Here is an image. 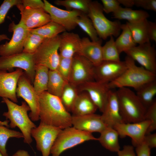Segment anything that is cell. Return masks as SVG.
I'll return each instance as SVG.
<instances>
[{
	"instance_id": "e575fe53",
	"label": "cell",
	"mask_w": 156,
	"mask_h": 156,
	"mask_svg": "<svg viewBox=\"0 0 156 156\" xmlns=\"http://www.w3.org/2000/svg\"><path fill=\"white\" fill-rule=\"evenodd\" d=\"M90 0H56L54 1L56 5L65 7L67 10H75L87 14Z\"/></svg>"
},
{
	"instance_id": "d6986e66",
	"label": "cell",
	"mask_w": 156,
	"mask_h": 156,
	"mask_svg": "<svg viewBox=\"0 0 156 156\" xmlns=\"http://www.w3.org/2000/svg\"><path fill=\"white\" fill-rule=\"evenodd\" d=\"M24 73L22 69L18 68L8 72L0 70V97L18 102L16 89L18 79Z\"/></svg>"
},
{
	"instance_id": "bcb514c9",
	"label": "cell",
	"mask_w": 156,
	"mask_h": 156,
	"mask_svg": "<svg viewBox=\"0 0 156 156\" xmlns=\"http://www.w3.org/2000/svg\"><path fill=\"white\" fill-rule=\"evenodd\" d=\"M117 153L118 156H136L133 146L131 145H124Z\"/></svg>"
},
{
	"instance_id": "603a6c76",
	"label": "cell",
	"mask_w": 156,
	"mask_h": 156,
	"mask_svg": "<svg viewBox=\"0 0 156 156\" xmlns=\"http://www.w3.org/2000/svg\"><path fill=\"white\" fill-rule=\"evenodd\" d=\"M60 37L59 50L60 57L73 58L78 51L81 38L77 34L66 31L63 32Z\"/></svg>"
},
{
	"instance_id": "7dc6e473",
	"label": "cell",
	"mask_w": 156,
	"mask_h": 156,
	"mask_svg": "<svg viewBox=\"0 0 156 156\" xmlns=\"http://www.w3.org/2000/svg\"><path fill=\"white\" fill-rule=\"evenodd\" d=\"M143 141L151 149L156 147V133H151L146 135Z\"/></svg>"
},
{
	"instance_id": "4dcf8cb0",
	"label": "cell",
	"mask_w": 156,
	"mask_h": 156,
	"mask_svg": "<svg viewBox=\"0 0 156 156\" xmlns=\"http://www.w3.org/2000/svg\"><path fill=\"white\" fill-rule=\"evenodd\" d=\"M136 94L147 109L155 100L156 94V80L147 83L137 90Z\"/></svg>"
},
{
	"instance_id": "7402d4cb",
	"label": "cell",
	"mask_w": 156,
	"mask_h": 156,
	"mask_svg": "<svg viewBox=\"0 0 156 156\" xmlns=\"http://www.w3.org/2000/svg\"><path fill=\"white\" fill-rule=\"evenodd\" d=\"M101 43V40L93 42L88 37H83L81 39L77 54L85 57L96 66L103 61Z\"/></svg>"
},
{
	"instance_id": "8d00e7d4",
	"label": "cell",
	"mask_w": 156,
	"mask_h": 156,
	"mask_svg": "<svg viewBox=\"0 0 156 156\" xmlns=\"http://www.w3.org/2000/svg\"><path fill=\"white\" fill-rule=\"evenodd\" d=\"M103 61L119 62L120 61V54L116 46L115 40L112 36L102 46Z\"/></svg>"
},
{
	"instance_id": "8992f818",
	"label": "cell",
	"mask_w": 156,
	"mask_h": 156,
	"mask_svg": "<svg viewBox=\"0 0 156 156\" xmlns=\"http://www.w3.org/2000/svg\"><path fill=\"white\" fill-rule=\"evenodd\" d=\"M98 140L92 133L76 129L73 126L62 129L51 150V156H60L65 151L85 142Z\"/></svg>"
},
{
	"instance_id": "7c38bea8",
	"label": "cell",
	"mask_w": 156,
	"mask_h": 156,
	"mask_svg": "<svg viewBox=\"0 0 156 156\" xmlns=\"http://www.w3.org/2000/svg\"><path fill=\"white\" fill-rule=\"evenodd\" d=\"M125 53L141 66L156 73V51L150 41L136 45Z\"/></svg>"
},
{
	"instance_id": "f1b7e54d",
	"label": "cell",
	"mask_w": 156,
	"mask_h": 156,
	"mask_svg": "<svg viewBox=\"0 0 156 156\" xmlns=\"http://www.w3.org/2000/svg\"><path fill=\"white\" fill-rule=\"evenodd\" d=\"M49 69L42 65H35V74L33 82V87L39 95L47 91Z\"/></svg>"
},
{
	"instance_id": "ee69618b",
	"label": "cell",
	"mask_w": 156,
	"mask_h": 156,
	"mask_svg": "<svg viewBox=\"0 0 156 156\" xmlns=\"http://www.w3.org/2000/svg\"><path fill=\"white\" fill-rule=\"evenodd\" d=\"M21 4L24 7L33 9H44V2L41 0H21Z\"/></svg>"
},
{
	"instance_id": "1f68e13d",
	"label": "cell",
	"mask_w": 156,
	"mask_h": 156,
	"mask_svg": "<svg viewBox=\"0 0 156 156\" xmlns=\"http://www.w3.org/2000/svg\"><path fill=\"white\" fill-rule=\"evenodd\" d=\"M79 92L77 87L69 82L64 87L60 98L69 112H71Z\"/></svg>"
},
{
	"instance_id": "7bdbcfd3",
	"label": "cell",
	"mask_w": 156,
	"mask_h": 156,
	"mask_svg": "<svg viewBox=\"0 0 156 156\" xmlns=\"http://www.w3.org/2000/svg\"><path fill=\"white\" fill-rule=\"evenodd\" d=\"M135 5L144 9L156 11V0H134Z\"/></svg>"
},
{
	"instance_id": "9a60e30c",
	"label": "cell",
	"mask_w": 156,
	"mask_h": 156,
	"mask_svg": "<svg viewBox=\"0 0 156 156\" xmlns=\"http://www.w3.org/2000/svg\"><path fill=\"white\" fill-rule=\"evenodd\" d=\"M127 68L125 61H103L99 65L94 66V81L108 84L118 78Z\"/></svg>"
},
{
	"instance_id": "d4e9b609",
	"label": "cell",
	"mask_w": 156,
	"mask_h": 156,
	"mask_svg": "<svg viewBox=\"0 0 156 156\" xmlns=\"http://www.w3.org/2000/svg\"><path fill=\"white\" fill-rule=\"evenodd\" d=\"M119 136L118 132L114 128L107 127L100 133L97 141L106 149L117 153L120 150Z\"/></svg>"
},
{
	"instance_id": "836d02e7",
	"label": "cell",
	"mask_w": 156,
	"mask_h": 156,
	"mask_svg": "<svg viewBox=\"0 0 156 156\" xmlns=\"http://www.w3.org/2000/svg\"><path fill=\"white\" fill-rule=\"evenodd\" d=\"M77 26L89 37L91 40L98 42L101 40L99 38L92 23L87 14L82 13L76 20Z\"/></svg>"
},
{
	"instance_id": "e0dca14e",
	"label": "cell",
	"mask_w": 156,
	"mask_h": 156,
	"mask_svg": "<svg viewBox=\"0 0 156 156\" xmlns=\"http://www.w3.org/2000/svg\"><path fill=\"white\" fill-rule=\"evenodd\" d=\"M16 6L21 15L19 23L28 30L40 27L51 21L50 15L44 9L25 8L21 3Z\"/></svg>"
},
{
	"instance_id": "484cf974",
	"label": "cell",
	"mask_w": 156,
	"mask_h": 156,
	"mask_svg": "<svg viewBox=\"0 0 156 156\" xmlns=\"http://www.w3.org/2000/svg\"><path fill=\"white\" fill-rule=\"evenodd\" d=\"M113 18L118 20H125L129 23H135L145 19L150 16L147 12L142 10H134L130 8L120 7L113 13Z\"/></svg>"
},
{
	"instance_id": "9c48e42d",
	"label": "cell",
	"mask_w": 156,
	"mask_h": 156,
	"mask_svg": "<svg viewBox=\"0 0 156 156\" xmlns=\"http://www.w3.org/2000/svg\"><path fill=\"white\" fill-rule=\"evenodd\" d=\"M62 129L40 122L38 127L32 129L31 137L34 138L37 150L42 156H49L52 147Z\"/></svg>"
},
{
	"instance_id": "c3c4849f",
	"label": "cell",
	"mask_w": 156,
	"mask_h": 156,
	"mask_svg": "<svg viewBox=\"0 0 156 156\" xmlns=\"http://www.w3.org/2000/svg\"><path fill=\"white\" fill-rule=\"evenodd\" d=\"M148 34L150 40L156 42V23L148 21Z\"/></svg>"
},
{
	"instance_id": "5bb4252c",
	"label": "cell",
	"mask_w": 156,
	"mask_h": 156,
	"mask_svg": "<svg viewBox=\"0 0 156 156\" xmlns=\"http://www.w3.org/2000/svg\"><path fill=\"white\" fill-rule=\"evenodd\" d=\"M44 10L50 15L51 20L70 31L77 26L76 20L82 13L75 10H65L51 4L46 0H44Z\"/></svg>"
},
{
	"instance_id": "8fae6325",
	"label": "cell",
	"mask_w": 156,
	"mask_h": 156,
	"mask_svg": "<svg viewBox=\"0 0 156 156\" xmlns=\"http://www.w3.org/2000/svg\"><path fill=\"white\" fill-rule=\"evenodd\" d=\"M94 66L85 57L75 54L72 58L69 82L77 86L94 81Z\"/></svg>"
},
{
	"instance_id": "f907efd6",
	"label": "cell",
	"mask_w": 156,
	"mask_h": 156,
	"mask_svg": "<svg viewBox=\"0 0 156 156\" xmlns=\"http://www.w3.org/2000/svg\"><path fill=\"white\" fill-rule=\"evenodd\" d=\"M12 156H30L28 152L23 149H19Z\"/></svg>"
},
{
	"instance_id": "60d3db41",
	"label": "cell",
	"mask_w": 156,
	"mask_h": 156,
	"mask_svg": "<svg viewBox=\"0 0 156 156\" xmlns=\"http://www.w3.org/2000/svg\"><path fill=\"white\" fill-rule=\"evenodd\" d=\"M21 0H5L0 6V24L4 22L6 14L13 6L21 3Z\"/></svg>"
},
{
	"instance_id": "7a4b0ae2",
	"label": "cell",
	"mask_w": 156,
	"mask_h": 156,
	"mask_svg": "<svg viewBox=\"0 0 156 156\" xmlns=\"http://www.w3.org/2000/svg\"><path fill=\"white\" fill-rule=\"evenodd\" d=\"M2 102L6 105L8 111L4 112L3 116L8 120L9 127L11 128L18 127L23 136L24 142L30 144L33 140L31 135L32 129L36 127L28 115L30 108L25 101H22L19 105L9 99L2 98Z\"/></svg>"
},
{
	"instance_id": "30bf717a",
	"label": "cell",
	"mask_w": 156,
	"mask_h": 156,
	"mask_svg": "<svg viewBox=\"0 0 156 156\" xmlns=\"http://www.w3.org/2000/svg\"><path fill=\"white\" fill-rule=\"evenodd\" d=\"M17 97L23 98L29 106V116L33 121L40 120L39 96L30 81L25 73L19 78L16 90Z\"/></svg>"
},
{
	"instance_id": "4fadbf2b",
	"label": "cell",
	"mask_w": 156,
	"mask_h": 156,
	"mask_svg": "<svg viewBox=\"0 0 156 156\" xmlns=\"http://www.w3.org/2000/svg\"><path fill=\"white\" fill-rule=\"evenodd\" d=\"M9 30L13 31V35L9 42L0 45V55L7 56L23 52L25 41L29 31L21 24L10 25Z\"/></svg>"
},
{
	"instance_id": "ffe728a7",
	"label": "cell",
	"mask_w": 156,
	"mask_h": 156,
	"mask_svg": "<svg viewBox=\"0 0 156 156\" xmlns=\"http://www.w3.org/2000/svg\"><path fill=\"white\" fill-rule=\"evenodd\" d=\"M71 123L72 126L76 129L91 133H100L107 127L101 115L95 113L82 116L72 115Z\"/></svg>"
},
{
	"instance_id": "44dd1931",
	"label": "cell",
	"mask_w": 156,
	"mask_h": 156,
	"mask_svg": "<svg viewBox=\"0 0 156 156\" xmlns=\"http://www.w3.org/2000/svg\"><path fill=\"white\" fill-rule=\"evenodd\" d=\"M102 113L101 118L107 127L113 128L117 124L125 122L120 113L116 91L110 90L106 104Z\"/></svg>"
},
{
	"instance_id": "74e56055",
	"label": "cell",
	"mask_w": 156,
	"mask_h": 156,
	"mask_svg": "<svg viewBox=\"0 0 156 156\" xmlns=\"http://www.w3.org/2000/svg\"><path fill=\"white\" fill-rule=\"evenodd\" d=\"M45 39L39 35L29 31L25 41L23 52L33 54Z\"/></svg>"
},
{
	"instance_id": "681fc988",
	"label": "cell",
	"mask_w": 156,
	"mask_h": 156,
	"mask_svg": "<svg viewBox=\"0 0 156 156\" xmlns=\"http://www.w3.org/2000/svg\"><path fill=\"white\" fill-rule=\"evenodd\" d=\"M120 4L125 8H129L135 5L134 0H118Z\"/></svg>"
},
{
	"instance_id": "83f0119b",
	"label": "cell",
	"mask_w": 156,
	"mask_h": 156,
	"mask_svg": "<svg viewBox=\"0 0 156 156\" xmlns=\"http://www.w3.org/2000/svg\"><path fill=\"white\" fill-rule=\"evenodd\" d=\"M68 82L57 70H49L47 91L51 95L60 98L64 87Z\"/></svg>"
},
{
	"instance_id": "b9f144b4",
	"label": "cell",
	"mask_w": 156,
	"mask_h": 156,
	"mask_svg": "<svg viewBox=\"0 0 156 156\" xmlns=\"http://www.w3.org/2000/svg\"><path fill=\"white\" fill-rule=\"evenodd\" d=\"M103 12L114 13L120 7L118 0H101Z\"/></svg>"
},
{
	"instance_id": "f35d334b",
	"label": "cell",
	"mask_w": 156,
	"mask_h": 156,
	"mask_svg": "<svg viewBox=\"0 0 156 156\" xmlns=\"http://www.w3.org/2000/svg\"><path fill=\"white\" fill-rule=\"evenodd\" d=\"M72 58L60 57V62L56 69L64 78L69 82Z\"/></svg>"
},
{
	"instance_id": "6da1fadb",
	"label": "cell",
	"mask_w": 156,
	"mask_h": 156,
	"mask_svg": "<svg viewBox=\"0 0 156 156\" xmlns=\"http://www.w3.org/2000/svg\"><path fill=\"white\" fill-rule=\"evenodd\" d=\"M40 122L62 129L72 126V116L60 97L45 91L38 95Z\"/></svg>"
},
{
	"instance_id": "f5cc1de1",
	"label": "cell",
	"mask_w": 156,
	"mask_h": 156,
	"mask_svg": "<svg viewBox=\"0 0 156 156\" xmlns=\"http://www.w3.org/2000/svg\"><path fill=\"white\" fill-rule=\"evenodd\" d=\"M5 40H10L7 35L5 34H0V42Z\"/></svg>"
},
{
	"instance_id": "3957f363",
	"label": "cell",
	"mask_w": 156,
	"mask_h": 156,
	"mask_svg": "<svg viewBox=\"0 0 156 156\" xmlns=\"http://www.w3.org/2000/svg\"><path fill=\"white\" fill-rule=\"evenodd\" d=\"M124 61L127 68L118 78L108 83L110 89L131 87L136 90L145 84L156 80V73L137 66L135 61L128 56Z\"/></svg>"
},
{
	"instance_id": "ab89813d",
	"label": "cell",
	"mask_w": 156,
	"mask_h": 156,
	"mask_svg": "<svg viewBox=\"0 0 156 156\" xmlns=\"http://www.w3.org/2000/svg\"><path fill=\"white\" fill-rule=\"evenodd\" d=\"M145 120H150L151 123L146 131V134L150 133L156 129V101L153 103L147 108L144 115Z\"/></svg>"
},
{
	"instance_id": "d6a6232c",
	"label": "cell",
	"mask_w": 156,
	"mask_h": 156,
	"mask_svg": "<svg viewBox=\"0 0 156 156\" xmlns=\"http://www.w3.org/2000/svg\"><path fill=\"white\" fill-rule=\"evenodd\" d=\"M28 30L45 39L53 38L66 31L63 27L52 21L40 27Z\"/></svg>"
},
{
	"instance_id": "ac0fdd59",
	"label": "cell",
	"mask_w": 156,
	"mask_h": 156,
	"mask_svg": "<svg viewBox=\"0 0 156 156\" xmlns=\"http://www.w3.org/2000/svg\"><path fill=\"white\" fill-rule=\"evenodd\" d=\"M79 92H86L97 108L102 112L106 104L110 89L108 84L93 81L77 86Z\"/></svg>"
},
{
	"instance_id": "ba28073f",
	"label": "cell",
	"mask_w": 156,
	"mask_h": 156,
	"mask_svg": "<svg viewBox=\"0 0 156 156\" xmlns=\"http://www.w3.org/2000/svg\"><path fill=\"white\" fill-rule=\"evenodd\" d=\"M35 64L33 54L22 52L7 56L0 57V70L13 71L14 68H20L33 84L35 74Z\"/></svg>"
},
{
	"instance_id": "cb8c5ba5",
	"label": "cell",
	"mask_w": 156,
	"mask_h": 156,
	"mask_svg": "<svg viewBox=\"0 0 156 156\" xmlns=\"http://www.w3.org/2000/svg\"><path fill=\"white\" fill-rule=\"evenodd\" d=\"M98 109L88 94L80 92L71 112L72 115L82 116L95 113Z\"/></svg>"
},
{
	"instance_id": "816d5d0a",
	"label": "cell",
	"mask_w": 156,
	"mask_h": 156,
	"mask_svg": "<svg viewBox=\"0 0 156 156\" xmlns=\"http://www.w3.org/2000/svg\"><path fill=\"white\" fill-rule=\"evenodd\" d=\"M9 121L8 120H6L4 121H1L0 120V125L5 126L6 127H9Z\"/></svg>"
},
{
	"instance_id": "5b68a950",
	"label": "cell",
	"mask_w": 156,
	"mask_h": 156,
	"mask_svg": "<svg viewBox=\"0 0 156 156\" xmlns=\"http://www.w3.org/2000/svg\"><path fill=\"white\" fill-rule=\"evenodd\" d=\"M91 20L99 38L106 40L111 36L116 37L121 31L120 21H111L103 14L102 4L98 1H90L87 14Z\"/></svg>"
},
{
	"instance_id": "f6af8a7d",
	"label": "cell",
	"mask_w": 156,
	"mask_h": 156,
	"mask_svg": "<svg viewBox=\"0 0 156 156\" xmlns=\"http://www.w3.org/2000/svg\"><path fill=\"white\" fill-rule=\"evenodd\" d=\"M151 149L143 141L136 147V156H151Z\"/></svg>"
},
{
	"instance_id": "277c9868",
	"label": "cell",
	"mask_w": 156,
	"mask_h": 156,
	"mask_svg": "<svg viewBox=\"0 0 156 156\" xmlns=\"http://www.w3.org/2000/svg\"><path fill=\"white\" fill-rule=\"evenodd\" d=\"M116 92L120 113L125 123H134L144 120L146 109L136 94L127 87L119 88Z\"/></svg>"
},
{
	"instance_id": "4316f807",
	"label": "cell",
	"mask_w": 156,
	"mask_h": 156,
	"mask_svg": "<svg viewBox=\"0 0 156 156\" xmlns=\"http://www.w3.org/2000/svg\"><path fill=\"white\" fill-rule=\"evenodd\" d=\"M148 22L147 19H145L135 23H126L136 44H140L150 41L148 34Z\"/></svg>"
},
{
	"instance_id": "d590c367",
	"label": "cell",
	"mask_w": 156,
	"mask_h": 156,
	"mask_svg": "<svg viewBox=\"0 0 156 156\" xmlns=\"http://www.w3.org/2000/svg\"><path fill=\"white\" fill-rule=\"evenodd\" d=\"M12 138H23V136L20 132L0 125V153L4 156H8L6 149V144L8 140Z\"/></svg>"
},
{
	"instance_id": "52a82bcc",
	"label": "cell",
	"mask_w": 156,
	"mask_h": 156,
	"mask_svg": "<svg viewBox=\"0 0 156 156\" xmlns=\"http://www.w3.org/2000/svg\"><path fill=\"white\" fill-rule=\"evenodd\" d=\"M60 44V35L45 39L33 54L35 65H42L50 70H56L60 57L58 51Z\"/></svg>"
},
{
	"instance_id": "f546056e",
	"label": "cell",
	"mask_w": 156,
	"mask_h": 156,
	"mask_svg": "<svg viewBox=\"0 0 156 156\" xmlns=\"http://www.w3.org/2000/svg\"><path fill=\"white\" fill-rule=\"evenodd\" d=\"M121 29L122 32L115 40L116 46L120 54L130 50L137 44L126 23L121 24Z\"/></svg>"
},
{
	"instance_id": "2e32d148",
	"label": "cell",
	"mask_w": 156,
	"mask_h": 156,
	"mask_svg": "<svg viewBox=\"0 0 156 156\" xmlns=\"http://www.w3.org/2000/svg\"><path fill=\"white\" fill-rule=\"evenodd\" d=\"M151 121L145 120L134 123H122L116 124L113 128L121 138L130 137L133 146L136 147L143 141Z\"/></svg>"
},
{
	"instance_id": "db71d44e",
	"label": "cell",
	"mask_w": 156,
	"mask_h": 156,
	"mask_svg": "<svg viewBox=\"0 0 156 156\" xmlns=\"http://www.w3.org/2000/svg\"><path fill=\"white\" fill-rule=\"evenodd\" d=\"M0 156H4L0 153Z\"/></svg>"
}]
</instances>
